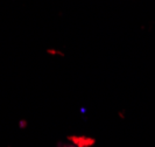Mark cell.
Instances as JSON below:
<instances>
[{
    "label": "cell",
    "mask_w": 155,
    "mask_h": 147,
    "mask_svg": "<svg viewBox=\"0 0 155 147\" xmlns=\"http://www.w3.org/2000/svg\"><path fill=\"white\" fill-rule=\"evenodd\" d=\"M70 140L75 142V145L78 147H89L94 144V140L89 139V138H83V137H70Z\"/></svg>",
    "instance_id": "1"
},
{
    "label": "cell",
    "mask_w": 155,
    "mask_h": 147,
    "mask_svg": "<svg viewBox=\"0 0 155 147\" xmlns=\"http://www.w3.org/2000/svg\"><path fill=\"white\" fill-rule=\"evenodd\" d=\"M64 147H76V146H64ZM78 147V146H77Z\"/></svg>",
    "instance_id": "2"
}]
</instances>
